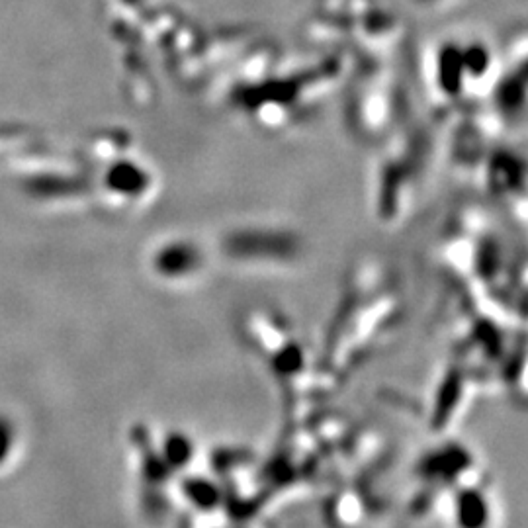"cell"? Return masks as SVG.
I'll return each instance as SVG.
<instances>
[{
	"mask_svg": "<svg viewBox=\"0 0 528 528\" xmlns=\"http://www.w3.org/2000/svg\"><path fill=\"white\" fill-rule=\"evenodd\" d=\"M202 264H204V255L200 247L190 239L169 241L157 251L153 261L159 276L171 282H180L196 276V272L202 270Z\"/></svg>",
	"mask_w": 528,
	"mask_h": 528,
	"instance_id": "cell-1",
	"label": "cell"
},
{
	"mask_svg": "<svg viewBox=\"0 0 528 528\" xmlns=\"http://www.w3.org/2000/svg\"><path fill=\"white\" fill-rule=\"evenodd\" d=\"M491 505L485 491L468 487L456 495L454 521L458 528H485L489 525Z\"/></svg>",
	"mask_w": 528,
	"mask_h": 528,
	"instance_id": "cell-2",
	"label": "cell"
}]
</instances>
